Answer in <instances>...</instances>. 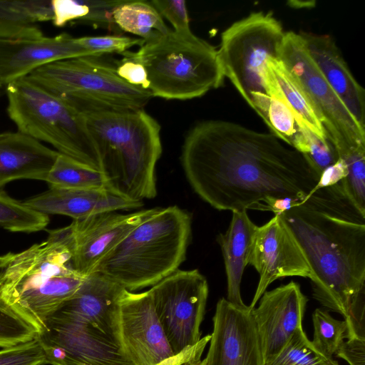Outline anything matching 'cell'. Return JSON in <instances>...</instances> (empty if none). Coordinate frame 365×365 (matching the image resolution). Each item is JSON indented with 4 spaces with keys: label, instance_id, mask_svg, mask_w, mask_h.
Wrapping results in <instances>:
<instances>
[{
    "label": "cell",
    "instance_id": "cell-26",
    "mask_svg": "<svg viewBox=\"0 0 365 365\" xmlns=\"http://www.w3.org/2000/svg\"><path fill=\"white\" fill-rule=\"evenodd\" d=\"M113 18L120 31L138 36L145 41L169 29L150 1L124 0L113 9Z\"/></svg>",
    "mask_w": 365,
    "mask_h": 365
},
{
    "label": "cell",
    "instance_id": "cell-33",
    "mask_svg": "<svg viewBox=\"0 0 365 365\" xmlns=\"http://www.w3.org/2000/svg\"><path fill=\"white\" fill-rule=\"evenodd\" d=\"M38 333L34 325L0 300V347L32 340Z\"/></svg>",
    "mask_w": 365,
    "mask_h": 365
},
{
    "label": "cell",
    "instance_id": "cell-39",
    "mask_svg": "<svg viewBox=\"0 0 365 365\" xmlns=\"http://www.w3.org/2000/svg\"><path fill=\"white\" fill-rule=\"evenodd\" d=\"M334 356L346 361L349 365H365V337L346 339Z\"/></svg>",
    "mask_w": 365,
    "mask_h": 365
},
{
    "label": "cell",
    "instance_id": "cell-2",
    "mask_svg": "<svg viewBox=\"0 0 365 365\" xmlns=\"http://www.w3.org/2000/svg\"><path fill=\"white\" fill-rule=\"evenodd\" d=\"M277 215L309 267L313 297L344 317L350 337H365V215L339 182Z\"/></svg>",
    "mask_w": 365,
    "mask_h": 365
},
{
    "label": "cell",
    "instance_id": "cell-21",
    "mask_svg": "<svg viewBox=\"0 0 365 365\" xmlns=\"http://www.w3.org/2000/svg\"><path fill=\"white\" fill-rule=\"evenodd\" d=\"M58 154L19 131L0 133V190L17 180L45 181Z\"/></svg>",
    "mask_w": 365,
    "mask_h": 365
},
{
    "label": "cell",
    "instance_id": "cell-29",
    "mask_svg": "<svg viewBox=\"0 0 365 365\" xmlns=\"http://www.w3.org/2000/svg\"><path fill=\"white\" fill-rule=\"evenodd\" d=\"M48 223V215L0 190V228L12 232L32 233L44 230Z\"/></svg>",
    "mask_w": 365,
    "mask_h": 365
},
{
    "label": "cell",
    "instance_id": "cell-38",
    "mask_svg": "<svg viewBox=\"0 0 365 365\" xmlns=\"http://www.w3.org/2000/svg\"><path fill=\"white\" fill-rule=\"evenodd\" d=\"M115 68L117 74L128 83L148 90V73L141 63L125 57L115 64Z\"/></svg>",
    "mask_w": 365,
    "mask_h": 365
},
{
    "label": "cell",
    "instance_id": "cell-3",
    "mask_svg": "<svg viewBox=\"0 0 365 365\" xmlns=\"http://www.w3.org/2000/svg\"><path fill=\"white\" fill-rule=\"evenodd\" d=\"M125 288L105 275L86 276L38 333L52 365H134L121 339L119 299Z\"/></svg>",
    "mask_w": 365,
    "mask_h": 365
},
{
    "label": "cell",
    "instance_id": "cell-28",
    "mask_svg": "<svg viewBox=\"0 0 365 365\" xmlns=\"http://www.w3.org/2000/svg\"><path fill=\"white\" fill-rule=\"evenodd\" d=\"M45 182L53 187L107 190L106 179L101 172L61 153Z\"/></svg>",
    "mask_w": 365,
    "mask_h": 365
},
{
    "label": "cell",
    "instance_id": "cell-25",
    "mask_svg": "<svg viewBox=\"0 0 365 365\" xmlns=\"http://www.w3.org/2000/svg\"><path fill=\"white\" fill-rule=\"evenodd\" d=\"M124 0H51L53 18L58 27L68 23H83L94 28L120 32L113 18V9Z\"/></svg>",
    "mask_w": 365,
    "mask_h": 365
},
{
    "label": "cell",
    "instance_id": "cell-20",
    "mask_svg": "<svg viewBox=\"0 0 365 365\" xmlns=\"http://www.w3.org/2000/svg\"><path fill=\"white\" fill-rule=\"evenodd\" d=\"M23 202L44 215L68 216L73 220L105 212L141 207L143 202H133L117 196L106 189H68L49 187L48 190L26 199Z\"/></svg>",
    "mask_w": 365,
    "mask_h": 365
},
{
    "label": "cell",
    "instance_id": "cell-22",
    "mask_svg": "<svg viewBox=\"0 0 365 365\" xmlns=\"http://www.w3.org/2000/svg\"><path fill=\"white\" fill-rule=\"evenodd\" d=\"M257 228L247 211L232 212L227 230L217 237L225 263L227 300L240 309L249 307L242 299L241 282L249 263L251 245Z\"/></svg>",
    "mask_w": 365,
    "mask_h": 365
},
{
    "label": "cell",
    "instance_id": "cell-12",
    "mask_svg": "<svg viewBox=\"0 0 365 365\" xmlns=\"http://www.w3.org/2000/svg\"><path fill=\"white\" fill-rule=\"evenodd\" d=\"M173 354L201 339L209 288L197 270H177L148 290Z\"/></svg>",
    "mask_w": 365,
    "mask_h": 365
},
{
    "label": "cell",
    "instance_id": "cell-24",
    "mask_svg": "<svg viewBox=\"0 0 365 365\" xmlns=\"http://www.w3.org/2000/svg\"><path fill=\"white\" fill-rule=\"evenodd\" d=\"M51 0H0V38L31 40L44 36L38 22L52 21Z\"/></svg>",
    "mask_w": 365,
    "mask_h": 365
},
{
    "label": "cell",
    "instance_id": "cell-31",
    "mask_svg": "<svg viewBox=\"0 0 365 365\" xmlns=\"http://www.w3.org/2000/svg\"><path fill=\"white\" fill-rule=\"evenodd\" d=\"M314 346L327 357H333L344 341L350 337L346 320L332 317L328 310L316 309L312 314Z\"/></svg>",
    "mask_w": 365,
    "mask_h": 365
},
{
    "label": "cell",
    "instance_id": "cell-41",
    "mask_svg": "<svg viewBox=\"0 0 365 365\" xmlns=\"http://www.w3.org/2000/svg\"><path fill=\"white\" fill-rule=\"evenodd\" d=\"M198 365H206L205 359H202Z\"/></svg>",
    "mask_w": 365,
    "mask_h": 365
},
{
    "label": "cell",
    "instance_id": "cell-6",
    "mask_svg": "<svg viewBox=\"0 0 365 365\" xmlns=\"http://www.w3.org/2000/svg\"><path fill=\"white\" fill-rule=\"evenodd\" d=\"M191 234L189 212L176 205L161 207L122 240L94 272L130 292L153 287L178 270Z\"/></svg>",
    "mask_w": 365,
    "mask_h": 365
},
{
    "label": "cell",
    "instance_id": "cell-7",
    "mask_svg": "<svg viewBox=\"0 0 365 365\" xmlns=\"http://www.w3.org/2000/svg\"><path fill=\"white\" fill-rule=\"evenodd\" d=\"M122 54L145 67L153 97L199 98L221 86L225 78L217 49L192 31L169 29L145 41L136 52Z\"/></svg>",
    "mask_w": 365,
    "mask_h": 365
},
{
    "label": "cell",
    "instance_id": "cell-34",
    "mask_svg": "<svg viewBox=\"0 0 365 365\" xmlns=\"http://www.w3.org/2000/svg\"><path fill=\"white\" fill-rule=\"evenodd\" d=\"M76 41L92 56H102L112 53L122 54L134 46H141L145 42L140 38H133L120 34L82 36L76 38Z\"/></svg>",
    "mask_w": 365,
    "mask_h": 365
},
{
    "label": "cell",
    "instance_id": "cell-23",
    "mask_svg": "<svg viewBox=\"0 0 365 365\" xmlns=\"http://www.w3.org/2000/svg\"><path fill=\"white\" fill-rule=\"evenodd\" d=\"M263 81L266 93L283 101L299 122L322 138H328L319 115L298 78L279 58L267 61Z\"/></svg>",
    "mask_w": 365,
    "mask_h": 365
},
{
    "label": "cell",
    "instance_id": "cell-4",
    "mask_svg": "<svg viewBox=\"0 0 365 365\" xmlns=\"http://www.w3.org/2000/svg\"><path fill=\"white\" fill-rule=\"evenodd\" d=\"M76 108L96 144L107 190L133 202L154 198L163 150L158 121L143 109Z\"/></svg>",
    "mask_w": 365,
    "mask_h": 365
},
{
    "label": "cell",
    "instance_id": "cell-10",
    "mask_svg": "<svg viewBox=\"0 0 365 365\" xmlns=\"http://www.w3.org/2000/svg\"><path fill=\"white\" fill-rule=\"evenodd\" d=\"M278 58L301 83L346 168L364 160L365 129L359 125L323 77L300 34L285 32Z\"/></svg>",
    "mask_w": 365,
    "mask_h": 365
},
{
    "label": "cell",
    "instance_id": "cell-5",
    "mask_svg": "<svg viewBox=\"0 0 365 365\" xmlns=\"http://www.w3.org/2000/svg\"><path fill=\"white\" fill-rule=\"evenodd\" d=\"M72 248L70 225L49 230L45 240L14 253L0 270V300L38 331L84 282L74 269Z\"/></svg>",
    "mask_w": 365,
    "mask_h": 365
},
{
    "label": "cell",
    "instance_id": "cell-35",
    "mask_svg": "<svg viewBox=\"0 0 365 365\" xmlns=\"http://www.w3.org/2000/svg\"><path fill=\"white\" fill-rule=\"evenodd\" d=\"M46 359L36 338L0 350V365H43Z\"/></svg>",
    "mask_w": 365,
    "mask_h": 365
},
{
    "label": "cell",
    "instance_id": "cell-11",
    "mask_svg": "<svg viewBox=\"0 0 365 365\" xmlns=\"http://www.w3.org/2000/svg\"><path fill=\"white\" fill-rule=\"evenodd\" d=\"M285 32L272 13L253 12L221 34L218 57L228 78L250 105L252 95L267 93L263 75L267 61L278 58Z\"/></svg>",
    "mask_w": 365,
    "mask_h": 365
},
{
    "label": "cell",
    "instance_id": "cell-37",
    "mask_svg": "<svg viewBox=\"0 0 365 365\" xmlns=\"http://www.w3.org/2000/svg\"><path fill=\"white\" fill-rule=\"evenodd\" d=\"M211 334L206 335L192 346H189L177 354L165 358L155 365H198L202 353L210 342Z\"/></svg>",
    "mask_w": 365,
    "mask_h": 365
},
{
    "label": "cell",
    "instance_id": "cell-1",
    "mask_svg": "<svg viewBox=\"0 0 365 365\" xmlns=\"http://www.w3.org/2000/svg\"><path fill=\"white\" fill-rule=\"evenodd\" d=\"M195 192L217 210L272 211L303 201L320 176L306 158L272 133L207 120L185 137L181 153Z\"/></svg>",
    "mask_w": 365,
    "mask_h": 365
},
{
    "label": "cell",
    "instance_id": "cell-30",
    "mask_svg": "<svg viewBox=\"0 0 365 365\" xmlns=\"http://www.w3.org/2000/svg\"><path fill=\"white\" fill-rule=\"evenodd\" d=\"M264 365H339V363L333 357L320 353L301 327L279 352Z\"/></svg>",
    "mask_w": 365,
    "mask_h": 365
},
{
    "label": "cell",
    "instance_id": "cell-40",
    "mask_svg": "<svg viewBox=\"0 0 365 365\" xmlns=\"http://www.w3.org/2000/svg\"><path fill=\"white\" fill-rule=\"evenodd\" d=\"M14 253L9 252L3 255H0V270L4 268L12 257Z\"/></svg>",
    "mask_w": 365,
    "mask_h": 365
},
{
    "label": "cell",
    "instance_id": "cell-13",
    "mask_svg": "<svg viewBox=\"0 0 365 365\" xmlns=\"http://www.w3.org/2000/svg\"><path fill=\"white\" fill-rule=\"evenodd\" d=\"M160 209L153 207L130 214L105 212L73 220L69 225L75 270L84 277L93 273L100 262L122 240Z\"/></svg>",
    "mask_w": 365,
    "mask_h": 365
},
{
    "label": "cell",
    "instance_id": "cell-19",
    "mask_svg": "<svg viewBox=\"0 0 365 365\" xmlns=\"http://www.w3.org/2000/svg\"><path fill=\"white\" fill-rule=\"evenodd\" d=\"M307 51L327 82L359 125L365 129V91L331 36L300 33Z\"/></svg>",
    "mask_w": 365,
    "mask_h": 365
},
{
    "label": "cell",
    "instance_id": "cell-42",
    "mask_svg": "<svg viewBox=\"0 0 365 365\" xmlns=\"http://www.w3.org/2000/svg\"><path fill=\"white\" fill-rule=\"evenodd\" d=\"M0 90H1V87H0Z\"/></svg>",
    "mask_w": 365,
    "mask_h": 365
},
{
    "label": "cell",
    "instance_id": "cell-15",
    "mask_svg": "<svg viewBox=\"0 0 365 365\" xmlns=\"http://www.w3.org/2000/svg\"><path fill=\"white\" fill-rule=\"evenodd\" d=\"M119 323L124 350L134 365H155L173 354L148 290L123 289Z\"/></svg>",
    "mask_w": 365,
    "mask_h": 365
},
{
    "label": "cell",
    "instance_id": "cell-9",
    "mask_svg": "<svg viewBox=\"0 0 365 365\" xmlns=\"http://www.w3.org/2000/svg\"><path fill=\"white\" fill-rule=\"evenodd\" d=\"M76 107L113 110L143 109L150 91L132 86L101 56L73 58L44 64L26 76Z\"/></svg>",
    "mask_w": 365,
    "mask_h": 365
},
{
    "label": "cell",
    "instance_id": "cell-17",
    "mask_svg": "<svg viewBox=\"0 0 365 365\" xmlns=\"http://www.w3.org/2000/svg\"><path fill=\"white\" fill-rule=\"evenodd\" d=\"M251 314L257 329L264 364L275 356L292 334L302 327L308 302L300 285L291 281L265 291Z\"/></svg>",
    "mask_w": 365,
    "mask_h": 365
},
{
    "label": "cell",
    "instance_id": "cell-16",
    "mask_svg": "<svg viewBox=\"0 0 365 365\" xmlns=\"http://www.w3.org/2000/svg\"><path fill=\"white\" fill-rule=\"evenodd\" d=\"M251 310L238 308L224 297L218 300L206 365H264Z\"/></svg>",
    "mask_w": 365,
    "mask_h": 365
},
{
    "label": "cell",
    "instance_id": "cell-36",
    "mask_svg": "<svg viewBox=\"0 0 365 365\" xmlns=\"http://www.w3.org/2000/svg\"><path fill=\"white\" fill-rule=\"evenodd\" d=\"M155 6L163 18L172 25L173 31L178 33L191 32L186 1L182 0H153Z\"/></svg>",
    "mask_w": 365,
    "mask_h": 365
},
{
    "label": "cell",
    "instance_id": "cell-8",
    "mask_svg": "<svg viewBox=\"0 0 365 365\" xmlns=\"http://www.w3.org/2000/svg\"><path fill=\"white\" fill-rule=\"evenodd\" d=\"M7 114L19 132L101 172L96 144L82 112L26 76L6 86Z\"/></svg>",
    "mask_w": 365,
    "mask_h": 365
},
{
    "label": "cell",
    "instance_id": "cell-14",
    "mask_svg": "<svg viewBox=\"0 0 365 365\" xmlns=\"http://www.w3.org/2000/svg\"><path fill=\"white\" fill-rule=\"evenodd\" d=\"M248 264L259 275L249 306L251 309L274 281L287 277H310L309 267L299 245L278 215H274L263 225L257 226Z\"/></svg>",
    "mask_w": 365,
    "mask_h": 365
},
{
    "label": "cell",
    "instance_id": "cell-27",
    "mask_svg": "<svg viewBox=\"0 0 365 365\" xmlns=\"http://www.w3.org/2000/svg\"><path fill=\"white\" fill-rule=\"evenodd\" d=\"M250 106L266 123L273 135L294 148L301 128L304 125L283 101L267 93H256L252 95Z\"/></svg>",
    "mask_w": 365,
    "mask_h": 365
},
{
    "label": "cell",
    "instance_id": "cell-18",
    "mask_svg": "<svg viewBox=\"0 0 365 365\" xmlns=\"http://www.w3.org/2000/svg\"><path fill=\"white\" fill-rule=\"evenodd\" d=\"M83 56L91 55L67 33L31 40L0 38V87L48 63Z\"/></svg>",
    "mask_w": 365,
    "mask_h": 365
},
{
    "label": "cell",
    "instance_id": "cell-32",
    "mask_svg": "<svg viewBox=\"0 0 365 365\" xmlns=\"http://www.w3.org/2000/svg\"><path fill=\"white\" fill-rule=\"evenodd\" d=\"M295 150L306 157L320 177L339 160L331 140L319 137L307 127H303L302 138Z\"/></svg>",
    "mask_w": 365,
    "mask_h": 365
}]
</instances>
